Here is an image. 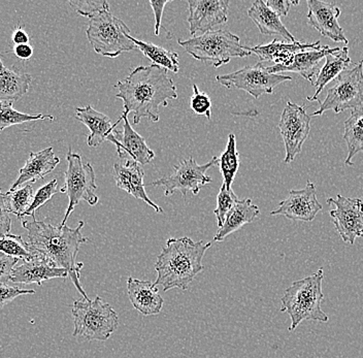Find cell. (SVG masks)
Here are the masks:
<instances>
[{"instance_id": "14", "label": "cell", "mask_w": 363, "mask_h": 358, "mask_svg": "<svg viewBox=\"0 0 363 358\" xmlns=\"http://www.w3.org/2000/svg\"><path fill=\"white\" fill-rule=\"evenodd\" d=\"M322 208L317 198L316 186L308 181L303 189L290 190L287 198L281 201L278 208L272 211L271 215H282L294 221L312 222Z\"/></svg>"}, {"instance_id": "23", "label": "cell", "mask_w": 363, "mask_h": 358, "mask_svg": "<svg viewBox=\"0 0 363 358\" xmlns=\"http://www.w3.org/2000/svg\"><path fill=\"white\" fill-rule=\"evenodd\" d=\"M60 162L53 148H45L40 152H31L24 167L20 169L19 178L11 185L10 191L18 189L27 182H38L56 169Z\"/></svg>"}, {"instance_id": "26", "label": "cell", "mask_w": 363, "mask_h": 358, "mask_svg": "<svg viewBox=\"0 0 363 358\" xmlns=\"http://www.w3.org/2000/svg\"><path fill=\"white\" fill-rule=\"evenodd\" d=\"M248 16L262 35L282 36L287 42H296L292 33L281 21V18L276 13L272 12L262 0L253 2L248 10Z\"/></svg>"}, {"instance_id": "24", "label": "cell", "mask_w": 363, "mask_h": 358, "mask_svg": "<svg viewBox=\"0 0 363 358\" xmlns=\"http://www.w3.org/2000/svg\"><path fill=\"white\" fill-rule=\"evenodd\" d=\"M320 47V42L315 43H283L274 40L267 45H260L256 47H245L246 50L255 54L259 58L261 62H274L276 65H285L295 54L299 52L308 51V50L317 49Z\"/></svg>"}, {"instance_id": "25", "label": "cell", "mask_w": 363, "mask_h": 358, "mask_svg": "<svg viewBox=\"0 0 363 358\" xmlns=\"http://www.w3.org/2000/svg\"><path fill=\"white\" fill-rule=\"evenodd\" d=\"M33 77L17 67H8L0 58V103L11 104L21 99L30 87Z\"/></svg>"}, {"instance_id": "18", "label": "cell", "mask_w": 363, "mask_h": 358, "mask_svg": "<svg viewBox=\"0 0 363 358\" xmlns=\"http://www.w3.org/2000/svg\"><path fill=\"white\" fill-rule=\"evenodd\" d=\"M337 49L339 47L320 46L317 49L299 52V53L295 54L294 57L285 65H274V67H267V69L271 74H281L282 72H297L312 84L315 77L319 72L320 61L329 54L335 53Z\"/></svg>"}, {"instance_id": "20", "label": "cell", "mask_w": 363, "mask_h": 358, "mask_svg": "<svg viewBox=\"0 0 363 358\" xmlns=\"http://www.w3.org/2000/svg\"><path fill=\"white\" fill-rule=\"evenodd\" d=\"M74 118L89 128L90 133L87 138V144L91 148H96L104 140H110L115 146L117 144L113 133L118 124L122 121V118L113 124L108 116L102 114L91 106L76 108Z\"/></svg>"}, {"instance_id": "30", "label": "cell", "mask_w": 363, "mask_h": 358, "mask_svg": "<svg viewBox=\"0 0 363 358\" xmlns=\"http://www.w3.org/2000/svg\"><path fill=\"white\" fill-rule=\"evenodd\" d=\"M129 38L147 58L153 61V65L170 70L174 74L179 72L180 65H179V55L176 52L169 51V50L156 46L154 44H150V43L136 40L133 35H129Z\"/></svg>"}, {"instance_id": "2", "label": "cell", "mask_w": 363, "mask_h": 358, "mask_svg": "<svg viewBox=\"0 0 363 358\" xmlns=\"http://www.w3.org/2000/svg\"><path fill=\"white\" fill-rule=\"evenodd\" d=\"M23 228L28 231L27 244L36 255L61 269H67L76 289L83 296L84 300L89 301L87 293L79 283L83 262H77L79 246L87 243L88 237H84L82 228L85 222L79 221L76 228L65 225L54 226L49 222L38 221L34 217L33 221H23Z\"/></svg>"}, {"instance_id": "36", "label": "cell", "mask_w": 363, "mask_h": 358, "mask_svg": "<svg viewBox=\"0 0 363 358\" xmlns=\"http://www.w3.org/2000/svg\"><path fill=\"white\" fill-rule=\"evenodd\" d=\"M57 180L54 179L51 182L48 183L47 185L43 186L40 189L36 192L35 196L33 197V203H31L30 207L28 208V210L25 212L24 216H31L34 218L35 216V212L40 207L45 205L48 201L53 197L54 194H56L58 192V187H57Z\"/></svg>"}, {"instance_id": "4", "label": "cell", "mask_w": 363, "mask_h": 358, "mask_svg": "<svg viewBox=\"0 0 363 358\" xmlns=\"http://www.w3.org/2000/svg\"><path fill=\"white\" fill-rule=\"evenodd\" d=\"M323 279V269H320L308 277L295 281L284 292L281 298V312L289 315L291 319L289 332H294L299 324L306 320L328 323V315L321 308L324 300L322 291Z\"/></svg>"}, {"instance_id": "37", "label": "cell", "mask_w": 363, "mask_h": 358, "mask_svg": "<svg viewBox=\"0 0 363 358\" xmlns=\"http://www.w3.org/2000/svg\"><path fill=\"white\" fill-rule=\"evenodd\" d=\"M70 6L74 10L81 16L87 18H93L102 12L110 11V4L106 0H99V1H69Z\"/></svg>"}, {"instance_id": "40", "label": "cell", "mask_w": 363, "mask_h": 358, "mask_svg": "<svg viewBox=\"0 0 363 358\" xmlns=\"http://www.w3.org/2000/svg\"><path fill=\"white\" fill-rule=\"evenodd\" d=\"M8 205H6V194L0 189V237L8 235L11 228V219Z\"/></svg>"}, {"instance_id": "7", "label": "cell", "mask_w": 363, "mask_h": 358, "mask_svg": "<svg viewBox=\"0 0 363 358\" xmlns=\"http://www.w3.org/2000/svg\"><path fill=\"white\" fill-rule=\"evenodd\" d=\"M86 35L92 49L104 57L117 58L136 49L129 38L130 29L110 11L91 18Z\"/></svg>"}, {"instance_id": "21", "label": "cell", "mask_w": 363, "mask_h": 358, "mask_svg": "<svg viewBox=\"0 0 363 358\" xmlns=\"http://www.w3.org/2000/svg\"><path fill=\"white\" fill-rule=\"evenodd\" d=\"M68 277L67 269L54 266L43 256H38L33 260L13 267L11 281L18 284L42 285L45 281L51 279Z\"/></svg>"}, {"instance_id": "1", "label": "cell", "mask_w": 363, "mask_h": 358, "mask_svg": "<svg viewBox=\"0 0 363 358\" xmlns=\"http://www.w3.org/2000/svg\"><path fill=\"white\" fill-rule=\"evenodd\" d=\"M115 87L118 89L116 97L123 101V114L133 113L135 125L143 118L158 122L159 108H167L169 101L178 99L176 85L167 70L155 65L136 67Z\"/></svg>"}, {"instance_id": "9", "label": "cell", "mask_w": 363, "mask_h": 358, "mask_svg": "<svg viewBox=\"0 0 363 358\" xmlns=\"http://www.w3.org/2000/svg\"><path fill=\"white\" fill-rule=\"evenodd\" d=\"M320 106L312 116H321L326 111L335 114L347 110H356L363 106V60L353 67L344 70L328 89L325 99L318 101Z\"/></svg>"}, {"instance_id": "42", "label": "cell", "mask_w": 363, "mask_h": 358, "mask_svg": "<svg viewBox=\"0 0 363 358\" xmlns=\"http://www.w3.org/2000/svg\"><path fill=\"white\" fill-rule=\"evenodd\" d=\"M267 6H269L272 12L276 13L279 17H286L289 13L290 6L292 4L297 6L298 1H289V0H267L265 2Z\"/></svg>"}, {"instance_id": "8", "label": "cell", "mask_w": 363, "mask_h": 358, "mask_svg": "<svg viewBox=\"0 0 363 358\" xmlns=\"http://www.w3.org/2000/svg\"><path fill=\"white\" fill-rule=\"evenodd\" d=\"M67 169L65 172V186L60 189L62 194H67L69 203L60 226L67 225L68 218L74 208L81 201H87L90 206L99 203V196L95 194L97 189L95 183L94 169L90 163H83L81 156L74 153L72 148L68 149L67 154Z\"/></svg>"}, {"instance_id": "35", "label": "cell", "mask_w": 363, "mask_h": 358, "mask_svg": "<svg viewBox=\"0 0 363 358\" xmlns=\"http://www.w3.org/2000/svg\"><path fill=\"white\" fill-rule=\"evenodd\" d=\"M238 197L235 196L233 189L228 190L225 185L222 184L220 188L219 194H218L217 208H215L214 213L216 219H217L218 228L223 225L224 221L228 213L233 210L235 203H238Z\"/></svg>"}, {"instance_id": "6", "label": "cell", "mask_w": 363, "mask_h": 358, "mask_svg": "<svg viewBox=\"0 0 363 358\" xmlns=\"http://www.w3.org/2000/svg\"><path fill=\"white\" fill-rule=\"evenodd\" d=\"M72 314L74 337H82L88 341H106L119 326L117 313L99 296L93 301H74Z\"/></svg>"}, {"instance_id": "17", "label": "cell", "mask_w": 363, "mask_h": 358, "mask_svg": "<svg viewBox=\"0 0 363 358\" xmlns=\"http://www.w3.org/2000/svg\"><path fill=\"white\" fill-rule=\"evenodd\" d=\"M121 118L124 121L123 130L119 131L116 129L113 133L117 140L116 148L119 157L121 160L130 157L131 160L140 165H146L151 162L155 157V153L149 148L146 140L133 128L127 115L122 114Z\"/></svg>"}, {"instance_id": "44", "label": "cell", "mask_w": 363, "mask_h": 358, "mask_svg": "<svg viewBox=\"0 0 363 358\" xmlns=\"http://www.w3.org/2000/svg\"><path fill=\"white\" fill-rule=\"evenodd\" d=\"M13 54L21 60H29L33 55V47L29 44L17 45L13 47Z\"/></svg>"}, {"instance_id": "3", "label": "cell", "mask_w": 363, "mask_h": 358, "mask_svg": "<svg viewBox=\"0 0 363 358\" xmlns=\"http://www.w3.org/2000/svg\"><path fill=\"white\" fill-rule=\"evenodd\" d=\"M212 243L194 242L190 237H172L158 255L155 264L157 278L154 287L187 290L192 281L203 271V259Z\"/></svg>"}, {"instance_id": "10", "label": "cell", "mask_w": 363, "mask_h": 358, "mask_svg": "<svg viewBox=\"0 0 363 358\" xmlns=\"http://www.w3.org/2000/svg\"><path fill=\"white\" fill-rule=\"evenodd\" d=\"M216 165H218V157H213L206 164H199L190 157L174 165V173L154 181L152 186H162L165 196H172L177 191H180L184 198L189 191L197 196L201 187L212 183V178L206 174V172Z\"/></svg>"}, {"instance_id": "15", "label": "cell", "mask_w": 363, "mask_h": 358, "mask_svg": "<svg viewBox=\"0 0 363 358\" xmlns=\"http://www.w3.org/2000/svg\"><path fill=\"white\" fill-rule=\"evenodd\" d=\"M229 0H189V30L192 36L215 30L228 19Z\"/></svg>"}, {"instance_id": "45", "label": "cell", "mask_w": 363, "mask_h": 358, "mask_svg": "<svg viewBox=\"0 0 363 358\" xmlns=\"http://www.w3.org/2000/svg\"><path fill=\"white\" fill-rule=\"evenodd\" d=\"M11 40H13L15 46H17V45H25L28 44L29 36L27 35L26 31L23 30L21 27H19V28L13 31Z\"/></svg>"}, {"instance_id": "27", "label": "cell", "mask_w": 363, "mask_h": 358, "mask_svg": "<svg viewBox=\"0 0 363 358\" xmlns=\"http://www.w3.org/2000/svg\"><path fill=\"white\" fill-rule=\"evenodd\" d=\"M325 58V65L319 70L316 80L312 83V85L316 87V92L313 96L306 97L308 101H319V95L323 91L325 86L337 79L344 70L348 69L349 65H351L348 47H344L342 49L339 47L337 51L329 54Z\"/></svg>"}, {"instance_id": "33", "label": "cell", "mask_w": 363, "mask_h": 358, "mask_svg": "<svg viewBox=\"0 0 363 358\" xmlns=\"http://www.w3.org/2000/svg\"><path fill=\"white\" fill-rule=\"evenodd\" d=\"M38 120L53 121L54 117L51 115L24 114V113L16 111L11 104L0 103V131H4V129L11 128V126L18 125V124L38 121Z\"/></svg>"}, {"instance_id": "13", "label": "cell", "mask_w": 363, "mask_h": 358, "mask_svg": "<svg viewBox=\"0 0 363 358\" xmlns=\"http://www.w3.org/2000/svg\"><path fill=\"white\" fill-rule=\"evenodd\" d=\"M328 203L333 210L330 217L335 230L345 243L353 245L357 237H363V201L337 194L329 197Z\"/></svg>"}, {"instance_id": "22", "label": "cell", "mask_w": 363, "mask_h": 358, "mask_svg": "<svg viewBox=\"0 0 363 358\" xmlns=\"http://www.w3.org/2000/svg\"><path fill=\"white\" fill-rule=\"evenodd\" d=\"M127 294L136 311L145 316L158 315L162 310L164 300L151 281L129 277L127 279Z\"/></svg>"}, {"instance_id": "38", "label": "cell", "mask_w": 363, "mask_h": 358, "mask_svg": "<svg viewBox=\"0 0 363 358\" xmlns=\"http://www.w3.org/2000/svg\"><path fill=\"white\" fill-rule=\"evenodd\" d=\"M193 95L190 106L193 112L199 116H206L208 120L212 116V101L206 93L199 91V87L195 84L192 85Z\"/></svg>"}, {"instance_id": "5", "label": "cell", "mask_w": 363, "mask_h": 358, "mask_svg": "<svg viewBox=\"0 0 363 358\" xmlns=\"http://www.w3.org/2000/svg\"><path fill=\"white\" fill-rule=\"evenodd\" d=\"M240 38L230 31L218 29L189 40H180L179 45L193 58L218 69L230 62L233 58H244L251 52L240 45Z\"/></svg>"}, {"instance_id": "34", "label": "cell", "mask_w": 363, "mask_h": 358, "mask_svg": "<svg viewBox=\"0 0 363 358\" xmlns=\"http://www.w3.org/2000/svg\"><path fill=\"white\" fill-rule=\"evenodd\" d=\"M6 205L11 214L16 215L22 221L25 212L30 207L33 201V186L26 185L22 188L6 194Z\"/></svg>"}, {"instance_id": "12", "label": "cell", "mask_w": 363, "mask_h": 358, "mask_svg": "<svg viewBox=\"0 0 363 358\" xmlns=\"http://www.w3.org/2000/svg\"><path fill=\"white\" fill-rule=\"evenodd\" d=\"M278 128L285 145L284 162L291 163L301 152L311 131V116L306 106L288 101L281 115Z\"/></svg>"}, {"instance_id": "31", "label": "cell", "mask_w": 363, "mask_h": 358, "mask_svg": "<svg viewBox=\"0 0 363 358\" xmlns=\"http://www.w3.org/2000/svg\"><path fill=\"white\" fill-rule=\"evenodd\" d=\"M218 165L223 177V184L227 189L230 190L240 169V154L237 151V140L233 133L228 135L226 149L220 157H218Z\"/></svg>"}, {"instance_id": "19", "label": "cell", "mask_w": 363, "mask_h": 358, "mask_svg": "<svg viewBox=\"0 0 363 358\" xmlns=\"http://www.w3.org/2000/svg\"><path fill=\"white\" fill-rule=\"evenodd\" d=\"M145 172L140 164L131 160H127L126 162L115 163L113 164V178L116 185L120 189L124 190L135 198L145 201L150 207L155 210V212L163 213L162 208L159 207L147 196L144 183Z\"/></svg>"}, {"instance_id": "11", "label": "cell", "mask_w": 363, "mask_h": 358, "mask_svg": "<svg viewBox=\"0 0 363 358\" xmlns=\"http://www.w3.org/2000/svg\"><path fill=\"white\" fill-rule=\"evenodd\" d=\"M216 81L228 89L235 87L244 90L254 99H258L261 95L272 94L277 86L291 81V77L271 74L267 67L259 62L255 65H248L231 74L217 76Z\"/></svg>"}, {"instance_id": "41", "label": "cell", "mask_w": 363, "mask_h": 358, "mask_svg": "<svg viewBox=\"0 0 363 358\" xmlns=\"http://www.w3.org/2000/svg\"><path fill=\"white\" fill-rule=\"evenodd\" d=\"M18 258L11 257L0 252V283H6L11 281L13 267L18 264Z\"/></svg>"}, {"instance_id": "16", "label": "cell", "mask_w": 363, "mask_h": 358, "mask_svg": "<svg viewBox=\"0 0 363 358\" xmlns=\"http://www.w3.org/2000/svg\"><path fill=\"white\" fill-rule=\"evenodd\" d=\"M308 23L319 31L320 35L335 43L348 44L344 29L339 23L340 9L335 2L308 0Z\"/></svg>"}, {"instance_id": "39", "label": "cell", "mask_w": 363, "mask_h": 358, "mask_svg": "<svg viewBox=\"0 0 363 358\" xmlns=\"http://www.w3.org/2000/svg\"><path fill=\"white\" fill-rule=\"evenodd\" d=\"M34 293V290L23 289L21 287L10 286L6 283H0V308H4L18 296Z\"/></svg>"}, {"instance_id": "32", "label": "cell", "mask_w": 363, "mask_h": 358, "mask_svg": "<svg viewBox=\"0 0 363 358\" xmlns=\"http://www.w3.org/2000/svg\"><path fill=\"white\" fill-rule=\"evenodd\" d=\"M0 252L11 257L29 262L38 257L21 235H8L0 237Z\"/></svg>"}, {"instance_id": "28", "label": "cell", "mask_w": 363, "mask_h": 358, "mask_svg": "<svg viewBox=\"0 0 363 358\" xmlns=\"http://www.w3.org/2000/svg\"><path fill=\"white\" fill-rule=\"evenodd\" d=\"M260 214L259 208L253 205L250 198L238 199L233 210L227 215L223 225L214 237L216 242H222L231 233H235L246 224L252 223Z\"/></svg>"}, {"instance_id": "29", "label": "cell", "mask_w": 363, "mask_h": 358, "mask_svg": "<svg viewBox=\"0 0 363 358\" xmlns=\"http://www.w3.org/2000/svg\"><path fill=\"white\" fill-rule=\"evenodd\" d=\"M342 139L348 147V156L345 164L354 165V156L363 152V106L351 111V116L344 123V135Z\"/></svg>"}, {"instance_id": "43", "label": "cell", "mask_w": 363, "mask_h": 358, "mask_svg": "<svg viewBox=\"0 0 363 358\" xmlns=\"http://www.w3.org/2000/svg\"><path fill=\"white\" fill-rule=\"evenodd\" d=\"M169 0L165 1H155V0H150V4H151L153 12L155 13V35L158 36L160 35V27L161 20H162L163 11H164V6L169 4Z\"/></svg>"}]
</instances>
